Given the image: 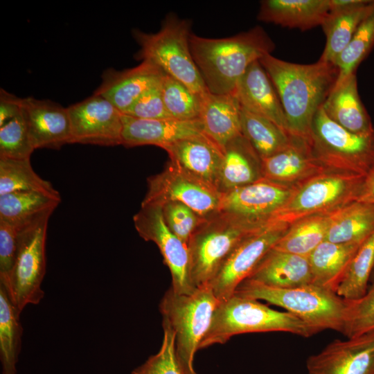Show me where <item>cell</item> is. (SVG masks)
I'll list each match as a JSON object with an SVG mask.
<instances>
[{"instance_id":"1","label":"cell","mask_w":374,"mask_h":374,"mask_svg":"<svg viewBox=\"0 0 374 374\" xmlns=\"http://www.w3.org/2000/svg\"><path fill=\"white\" fill-rule=\"evenodd\" d=\"M282 105L292 135L310 139L312 123L337 81L339 70L319 60L301 64L267 54L259 60Z\"/></svg>"},{"instance_id":"2","label":"cell","mask_w":374,"mask_h":374,"mask_svg":"<svg viewBox=\"0 0 374 374\" xmlns=\"http://www.w3.org/2000/svg\"><path fill=\"white\" fill-rule=\"evenodd\" d=\"M190 49L208 91L214 94L235 93L248 67L271 54L274 44L260 26L236 35L206 38L191 33Z\"/></svg>"},{"instance_id":"3","label":"cell","mask_w":374,"mask_h":374,"mask_svg":"<svg viewBox=\"0 0 374 374\" xmlns=\"http://www.w3.org/2000/svg\"><path fill=\"white\" fill-rule=\"evenodd\" d=\"M268 332H285L303 337L316 334L307 323L288 312L276 310L258 300L233 294L219 302L199 350L224 344L234 335Z\"/></svg>"},{"instance_id":"4","label":"cell","mask_w":374,"mask_h":374,"mask_svg":"<svg viewBox=\"0 0 374 374\" xmlns=\"http://www.w3.org/2000/svg\"><path fill=\"white\" fill-rule=\"evenodd\" d=\"M234 294L282 308L307 323L316 333L324 330L342 332L346 300L335 292L312 283L276 288L246 279Z\"/></svg>"},{"instance_id":"5","label":"cell","mask_w":374,"mask_h":374,"mask_svg":"<svg viewBox=\"0 0 374 374\" xmlns=\"http://www.w3.org/2000/svg\"><path fill=\"white\" fill-rule=\"evenodd\" d=\"M219 302L211 287L206 285L190 294L177 293L170 287L159 303L162 323L174 332L175 354L184 374H197L193 367L194 356Z\"/></svg>"},{"instance_id":"6","label":"cell","mask_w":374,"mask_h":374,"mask_svg":"<svg viewBox=\"0 0 374 374\" xmlns=\"http://www.w3.org/2000/svg\"><path fill=\"white\" fill-rule=\"evenodd\" d=\"M264 227L221 211L204 217L187 243L192 286L208 285L233 249Z\"/></svg>"},{"instance_id":"7","label":"cell","mask_w":374,"mask_h":374,"mask_svg":"<svg viewBox=\"0 0 374 374\" xmlns=\"http://www.w3.org/2000/svg\"><path fill=\"white\" fill-rule=\"evenodd\" d=\"M190 21L169 14L156 33L133 30L132 35L140 46L136 59L155 65L193 92L204 96L208 91L190 49Z\"/></svg>"},{"instance_id":"8","label":"cell","mask_w":374,"mask_h":374,"mask_svg":"<svg viewBox=\"0 0 374 374\" xmlns=\"http://www.w3.org/2000/svg\"><path fill=\"white\" fill-rule=\"evenodd\" d=\"M312 152L326 170L366 175L374 168V133H352L328 117L322 106L312 123Z\"/></svg>"},{"instance_id":"9","label":"cell","mask_w":374,"mask_h":374,"mask_svg":"<svg viewBox=\"0 0 374 374\" xmlns=\"http://www.w3.org/2000/svg\"><path fill=\"white\" fill-rule=\"evenodd\" d=\"M365 176L326 170L303 181L268 225L290 226L305 217L345 207L356 201Z\"/></svg>"},{"instance_id":"10","label":"cell","mask_w":374,"mask_h":374,"mask_svg":"<svg viewBox=\"0 0 374 374\" xmlns=\"http://www.w3.org/2000/svg\"><path fill=\"white\" fill-rule=\"evenodd\" d=\"M47 214L19 230L14 265L8 280L1 283L14 305L21 312L38 304L44 292L42 283L46 272Z\"/></svg>"},{"instance_id":"11","label":"cell","mask_w":374,"mask_h":374,"mask_svg":"<svg viewBox=\"0 0 374 374\" xmlns=\"http://www.w3.org/2000/svg\"><path fill=\"white\" fill-rule=\"evenodd\" d=\"M221 197L216 189L169 161L161 172L148 178V191L141 206H163L169 202H179L206 217L219 210Z\"/></svg>"},{"instance_id":"12","label":"cell","mask_w":374,"mask_h":374,"mask_svg":"<svg viewBox=\"0 0 374 374\" xmlns=\"http://www.w3.org/2000/svg\"><path fill=\"white\" fill-rule=\"evenodd\" d=\"M288 227L280 224L266 226L245 237L233 249L208 285L220 301L235 293Z\"/></svg>"},{"instance_id":"13","label":"cell","mask_w":374,"mask_h":374,"mask_svg":"<svg viewBox=\"0 0 374 374\" xmlns=\"http://www.w3.org/2000/svg\"><path fill=\"white\" fill-rule=\"evenodd\" d=\"M134 226L145 241H152L158 247L168 267L171 276V287L180 294H190L194 288L189 278V255L188 247L167 226L159 205L141 206L134 215Z\"/></svg>"},{"instance_id":"14","label":"cell","mask_w":374,"mask_h":374,"mask_svg":"<svg viewBox=\"0 0 374 374\" xmlns=\"http://www.w3.org/2000/svg\"><path fill=\"white\" fill-rule=\"evenodd\" d=\"M71 143L114 146L122 143V113L94 94L68 107Z\"/></svg>"},{"instance_id":"15","label":"cell","mask_w":374,"mask_h":374,"mask_svg":"<svg viewBox=\"0 0 374 374\" xmlns=\"http://www.w3.org/2000/svg\"><path fill=\"white\" fill-rule=\"evenodd\" d=\"M296 186L262 177L222 194L218 211L231 213L251 224L266 226L285 205Z\"/></svg>"},{"instance_id":"16","label":"cell","mask_w":374,"mask_h":374,"mask_svg":"<svg viewBox=\"0 0 374 374\" xmlns=\"http://www.w3.org/2000/svg\"><path fill=\"white\" fill-rule=\"evenodd\" d=\"M308 374H374V331L335 339L310 356Z\"/></svg>"},{"instance_id":"17","label":"cell","mask_w":374,"mask_h":374,"mask_svg":"<svg viewBox=\"0 0 374 374\" xmlns=\"http://www.w3.org/2000/svg\"><path fill=\"white\" fill-rule=\"evenodd\" d=\"M21 113L35 149H59L71 143L68 107L49 100L21 98Z\"/></svg>"},{"instance_id":"18","label":"cell","mask_w":374,"mask_h":374,"mask_svg":"<svg viewBox=\"0 0 374 374\" xmlns=\"http://www.w3.org/2000/svg\"><path fill=\"white\" fill-rule=\"evenodd\" d=\"M164 150L170 162L218 191L224 151L204 133L179 140Z\"/></svg>"},{"instance_id":"19","label":"cell","mask_w":374,"mask_h":374,"mask_svg":"<svg viewBox=\"0 0 374 374\" xmlns=\"http://www.w3.org/2000/svg\"><path fill=\"white\" fill-rule=\"evenodd\" d=\"M325 171L312 152L310 139L292 134L285 148L262 160L263 178L290 186Z\"/></svg>"},{"instance_id":"20","label":"cell","mask_w":374,"mask_h":374,"mask_svg":"<svg viewBox=\"0 0 374 374\" xmlns=\"http://www.w3.org/2000/svg\"><path fill=\"white\" fill-rule=\"evenodd\" d=\"M164 75L157 66L145 61L123 71L108 69L93 93L107 99L123 114L145 91L160 84Z\"/></svg>"},{"instance_id":"21","label":"cell","mask_w":374,"mask_h":374,"mask_svg":"<svg viewBox=\"0 0 374 374\" xmlns=\"http://www.w3.org/2000/svg\"><path fill=\"white\" fill-rule=\"evenodd\" d=\"M122 123L121 145L127 148L152 145L165 150L179 140L204 133L199 119H142L122 114Z\"/></svg>"},{"instance_id":"22","label":"cell","mask_w":374,"mask_h":374,"mask_svg":"<svg viewBox=\"0 0 374 374\" xmlns=\"http://www.w3.org/2000/svg\"><path fill=\"white\" fill-rule=\"evenodd\" d=\"M373 8L374 1L330 0V11L321 25L326 41L319 60L334 64Z\"/></svg>"},{"instance_id":"23","label":"cell","mask_w":374,"mask_h":374,"mask_svg":"<svg viewBox=\"0 0 374 374\" xmlns=\"http://www.w3.org/2000/svg\"><path fill=\"white\" fill-rule=\"evenodd\" d=\"M235 93L242 107L271 121L289 132L277 92L259 60L248 67L240 79Z\"/></svg>"},{"instance_id":"24","label":"cell","mask_w":374,"mask_h":374,"mask_svg":"<svg viewBox=\"0 0 374 374\" xmlns=\"http://www.w3.org/2000/svg\"><path fill=\"white\" fill-rule=\"evenodd\" d=\"M241 105L235 93L214 94L202 98L199 120L203 132L224 151L226 145L242 134Z\"/></svg>"},{"instance_id":"25","label":"cell","mask_w":374,"mask_h":374,"mask_svg":"<svg viewBox=\"0 0 374 374\" xmlns=\"http://www.w3.org/2000/svg\"><path fill=\"white\" fill-rule=\"evenodd\" d=\"M247 279L276 288H290L312 283L308 256L273 248Z\"/></svg>"},{"instance_id":"26","label":"cell","mask_w":374,"mask_h":374,"mask_svg":"<svg viewBox=\"0 0 374 374\" xmlns=\"http://www.w3.org/2000/svg\"><path fill=\"white\" fill-rule=\"evenodd\" d=\"M322 107L329 118L352 133H374L371 118L358 93L355 73L333 87Z\"/></svg>"},{"instance_id":"27","label":"cell","mask_w":374,"mask_h":374,"mask_svg":"<svg viewBox=\"0 0 374 374\" xmlns=\"http://www.w3.org/2000/svg\"><path fill=\"white\" fill-rule=\"evenodd\" d=\"M330 11V0H264L258 19L306 30L321 26Z\"/></svg>"},{"instance_id":"28","label":"cell","mask_w":374,"mask_h":374,"mask_svg":"<svg viewBox=\"0 0 374 374\" xmlns=\"http://www.w3.org/2000/svg\"><path fill=\"white\" fill-rule=\"evenodd\" d=\"M262 178V160L242 134L224 149L218 191L225 193Z\"/></svg>"},{"instance_id":"29","label":"cell","mask_w":374,"mask_h":374,"mask_svg":"<svg viewBox=\"0 0 374 374\" xmlns=\"http://www.w3.org/2000/svg\"><path fill=\"white\" fill-rule=\"evenodd\" d=\"M362 242H321L308 256L312 284L336 293L351 259Z\"/></svg>"},{"instance_id":"30","label":"cell","mask_w":374,"mask_h":374,"mask_svg":"<svg viewBox=\"0 0 374 374\" xmlns=\"http://www.w3.org/2000/svg\"><path fill=\"white\" fill-rule=\"evenodd\" d=\"M341 209L312 215L295 222L272 248L308 256L326 240L328 229Z\"/></svg>"},{"instance_id":"31","label":"cell","mask_w":374,"mask_h":374,"mask_svg":"<svg viewBox=\"0 0 374 374\" xmlns=\"http://www.w3.org/2000/svg\"><path fill=\"white\" fill-rule=\"evenodd\" d=\"M57 199L36 192H15L0 195V221L18 231L47 214L60 203Z\"/></svg>"},{"instance_id":"32","label":"cell","mask_w":374,"mask_h":374,"mask_svg":"<svg viewBox=\"0 0 374 374\" xmlns=\"http://www.w3.org/2000/svg\"><path fill=\"white\" fill-rule=\"evenodd\" d=\"M374 232V204L354 202L341 208L325 240L341 244L364 242Z\"/></svg>"},{"instance_id":"33","label":"cell","mask_w":374,"mask_h":374,"mask_svg":"<svg viewBox=\"0 0 374 374\" xmlns=\"http://www.w3.org/2000/svg\"><path fill=\"white\" fill-rule=\"evenodd\" d=\"M241 132L261 160L285 148L291 134L271 121L241 107Z\"/></svg>"},{"instance_id":"34","label":"cell","mask_w":374,"mask_h":374,"mask_svg":"<svg viewBox=\"0 0 374 374\" xmlns=\"http://www.w3.org/2000/svg\"><path fill=\"white\" fill-rule=\"evenodd\" d=\"M21 312L0 283V360L2 374H16L21 350Z\"/></svg>"},{"instance_id":"35","label":"cell","mask_w":374,"mask_h":374,"mask_svg":"<svg viewBox=\"0 0 374 374\" xmlns=\"http://www.w3.org/2000/svg\"><path fill=\"white\" fill-rule=\"evenodd\" d=\"M15 192H36L61 199L53 185L35 172L30 159L0 157V195Z\"/></svg>"},{"instance_id":"36","label":"cell","mask_w":374,"mask_h":374,"mask_svg":"<svg viewBox=\"0 0 374 374\" xmlns=\"http://www.w3.org/2000/svg\"><path fill=\"white\" fill-rule=\"evenodd\" d=\"M374 267V232L359 246L351 259L336 294L346 301L363 296Z\"/></svg>"},{"instance_id":"37","label":"cell","mask_w":374,"mask_h":374,"mask_svg":"<svg viewBox=\"0 0 374 374\" xmlns=\"http://www.w3.org/2000/svg\"><path fill=\"white\" fill-rule=\"evenodd\" d=\"M374 46V8L362 20L345 49L334 64L339 70L335 86L355 73L357 67Z\"/></svg>"},{"instance_id":"38","label":"cell","mask_w":374,"mask_h":374,"mask_svg":"<svg viewBox=\"0 0 374 374\" xmlns=\"http://www.w3.org/2000/svg\"><path fill=\"white\" fill-rule=\"evenodd\" d=\"M162 96L166 110L172 118L181 121L199 119L202 98L175 78L165 74Z\"/></svg>"},{"instance_id":"39","label":"cell","mask_w":374,"mask_h":374,"mask_svg":"<svg viewBox=\"0 0 374 374\" xmlns=\"http://www.w3.org/2000/svg\"><path fill=\"white\" fill-rule=\"evenodd\" d=\"M35 150L22 113L0 126V157L30 159Z\"/></svg>"},{"instance_id":"40","label":"cell","mask_w":374,"mask_h":374,"mask_svg":"<svg viewBox=\"0 0 374 374\" xmlns=\"http://www.w3.org/2000/svg\"><path fill=\"white\" fill-rule=\"evenodd\" d=\"M347 305L341 333L347 338L374 331V283L365 294Z\"/></svg>"},{"instance_id":"41","label":"cell","mask_w":374,"mask_h":374,"mask_svg":"<svg viewBox=\"0 0 374 374\" xmlns=\"http://www.w3.org/2000/svg\"><path fill=\"white\" fill-rule=\"evenodd\" d=\"M162 326L163 337L159 350L130 374H184L176 357L174 332L168 325L162 323Z\"/></svg>"},{"instance_id":"42","label":"cell","mask_w":374,"mask_h":374,"mask_svg":"<svg viewBox=\"0 0 374 374\" xmlns=\"http://www.w3.org/2000/svg\"><path fill=\"white\" fill-rule=\"evenodd\" d=\"M162 211L168 228L186 244L193 233L204 218L179 202L167 203L162 206Z\"/></svg>"},{"instance_id":"43","label":"cell","mask_w":374,"mask_h":374,"mask_svg":"<svg viewBox=\"0 0 374 374\" xmlns=\"http://www.w3.org/2000/svg\"><path fill=\"white\" fill-rule=\"evenodd\" d=\"M161 83L142 94L123 114L142 119L172 118L163 102Z\"/></svg>"},{"instance_id":"44","label":"cell","mask_w":374,"mask_h":374,"mask_svg":"<svg viewBox=\"0 0 374 374\" xmlns=\"http://www.w3.org/2000/svg\"><path fill=\"white\" fill-rule=\"evenodd\" d=\"M19 231L0 221V283H6L12 269Z\"/></svg>"},{"instance_id":"45","label":"cell","mask_w":374,"mask_h":374,"mask_svg":"<svg viewBox=\"0 0 374 374\" xmlns=\"http://www.w3.org/2000/svg\"><path fill=\"white\" fill-rule=\"evenodd\" d=\"M21 98L1 89L0 126L21 114Z\"/></svg>"},{"instance_id":"46","label":"cell","mask_w":374,"mask_h":374,"mask_svg":"<svg viewBox=\"0 0 374 374\" xmlns=\"http://www.w3.org/2000/svg\"><path fill=\"white\" fill-rule=\"evenodd\" d=\"M355 202L374 204V168L364 177Z\"/></svg>"}]
</instances>
